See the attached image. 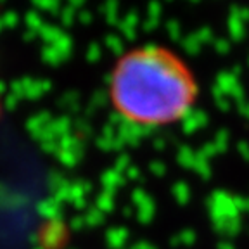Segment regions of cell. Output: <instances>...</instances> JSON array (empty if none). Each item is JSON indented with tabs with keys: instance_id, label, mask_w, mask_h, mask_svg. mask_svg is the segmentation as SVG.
I'll use <instances>...</instances> for the list:
<instances>
[{
	"instance_id": "cell-1",
	"label": "cell",
	"mask_w": 249,
	"mask_h": 249,
	"mask_svg": "<svg viewBox=\"0 0 249 249\" xmlns=\"http://www.w3.org/2000/svg\"><path fill=\"white\" fill-rule=\"evenodd\" d=\"M107 97L123 123L140 130H160L192 113L199 101V82L175 51L160 43H144L114 61Z\"/></svg>"
},
{
	"instance_id": "cell-2",
	"label": "cell",
	"mask_w": 249,
	"mask_h": 249,
	"mask_svg": "<svg viewBox=\"0 0 249 249\" xmlns=\"http://www.w3.org/2000/svg\"><path fill=\"white\" fill-rule=\"evenodd\" d=\"M2 113H4V102H2V93H0V118H2Z\"/></svg>"
}]
</instances>
